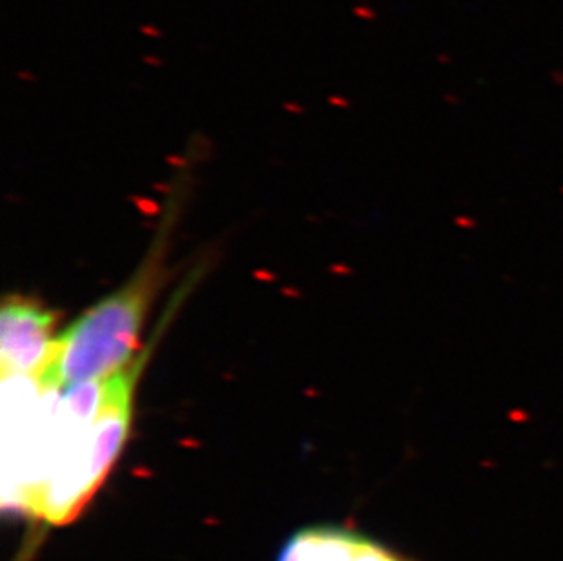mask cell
<instances>
[{
  "label": "cell",
  "mask_w": 563,
  "mask_h": 561,
  "mask_svg": "<svg viewBox=\"0 0 563 561\" xmlns=\"http://www.w3.org/2000/svg\"><path fill=\"white\" fill-rule=\"evenodd\" d=\"M141 363L104 381L55 392L40 417L15 415L6 426L2 505L46 525L75 519L117 461L131 425V401Z\"/></svg>",
  "instance_id": "1"
},
{
  "label": "cell",
  "mask_w": 563,
  "mask_h": 561,
  "mask_svg": "<svg viewBox=\"0 0 563 561\" xmlns=\"http://www.w3.org/2000/svg\"><path fill=\"white\" fill-rule=\"evenodd\" d=\"M161 253L149 255L133 277L102 297L55 335L33 383L40 392H62L102 381L133 363L144 317L159 286Z\"/></svg>",
  "instance_id": "2"
},
{
  "label": "cell",
  "mask_w": 563,
  "mask_h": 561,
  "mask_svg": "<svg viewBox=\"0 0 563 561\" xmlns=\"http://www.w3.org/2000/svg\"><path fill=\"white\" fill-rule=\"evenodd\" d=\"M57 312L35 299L9 295L0 310V364L4 377L37 376L50 355Z\"/></svg>",
  "instance_id": "3"
},
{
  "label": "cell",
  "mask_w": 563,
  "mask_h": 561,
  "mask_svg": "<svg viewBox=\"0 0 563 561\" xmlns=\"http://www.w3.org/2000/svg\"><path fill=\"white\" fill-rule=\"evenodd\" d=\"M279 561H412L368 537L343 529L316 527L297 532Z\"/></svg>",
  "instance_id": "4"
},
{
  "label": "cell",
  "mask_w": 563,
  "mask_h": 561,
  "mask_svg": "<svg viewBox=\"0 0 563 561\" xmlns=\"http://www.w3.org/2000/svg\"><path fill=\"white\" fill-rule=\"evenodd\" d=\"M139 31H141L143 35H146V37H151V38H161L162 37V31L159 30V28L151 26V24L141 26V28H139Z\"/></svg>",
  "instance_id": "5"
},
{
  "label": "cell",
  "mask_w": 563,
  "mask_h": 561,
  "mask_svg": "<svg viewBox=\"0 0 563 561\" xmlns=\"http://www.w3.org/2000/svg\"><path fill=\"white\" fill-rule=\"evenodd\" d=\"M354 13L359 15V17H366V19H372V17H374V13H372L370 9H366V7H354Z\"/></svg>",
  "instance_id": "6"
},
{
  "label": "cell",
  "mask_w": 563,
  "mask_h": 561,
  "mask_svg": "<svg viewBox=\"0 0 563 561\" xmlns=\"http://www.w3.org/2000/svg\"><path fill=\"white\" fill-rule=\"evenodd\" d=\"M144 62H148V64H155V66H159V64H162L159 59H155V57H144Z\"/></svg>",
  "instance_id": "7"
}]
</instances>
